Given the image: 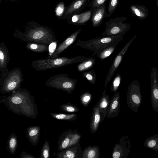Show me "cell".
Returning <instances> with one entry per match:
<instances>
[{
	"instance_id": "cell-24",
	"label": "cell",
	"mask_w": 158,
	"mask_h": 158,
	"mask_svg": "<svg viewBox=\"0 0 158 158\" xmlns=\"http://www.w3.org/2000/svg\"><path fill=\"white\" fill-rule=\"evenodd\" d=\"M49 44L37 43H27L25 47L27 49L31 51L41 53L48 51Z\"/></svg>"
},
{
	"instance_id": "cell-30",
	"label": "cell",
	"mask_w": 158,
	"mask_h": 158,
	"mask_svg": "<svg viewBox=\"0 0 158 158\" xmlns=\"http://www.w3.org/2000/svg\"><path fill=\"white\" fill-rule=\"evenodd\" d=\"M59 108L64 111L71 113L77 112L80 110L79 108L69 102L61 105Z\"/></svg>"
},
{
	"instance_id": "cell-17",
	"label": "cell",
	"mask_w": 158,
	"mask_h": 158,
	"mask_svg": "<svg viewBox=\"0 0 158 158\" xmlns=\"http://www.w3.org/2000/svg\"><path fill=\"white\" fill-rule=\"evenodd\" d=\"M120 93L116 92L110 100L107 112L108 118H114L117 116L120 110Z\"/></svg>"
},
{
	"instance_id": "cell-38",
	"label": "cell",
	"mask_w": 158,
	"mask_h": 158,
	"mask_svg": "<svg viewBox=\"0 0 158 158\" xmlns=\"http://www.w3.org/2000/svg\"><path fill=\"white\" fill-rule=\"evenodd\" d=\"M64 10V4L63 2H61L56 7V14L59 16L61 15L63 13Z\"/></svg>"
},
{
	"instance_id": "cell-27",
	"label": "cell",
	"mask_w": 158,
	"mask_h": 158,
	"mask_svg": "<svg viewBox=\"0 0 158 158\" xmlns=\"http://www.w3.org/2000/svg\"><path fill=\"white\" fill-rule=\"evenodd\" d=\"M95 59L93 57L80 62L77 66V69L79 72H82L91 69L94 65Z\"/></svg>"
},
{
	"instance_id": "cell-9",
	"label": "cell",
	"mask_w": 158,
	"mask_h": 158,
	"mask_svg": "<svg viewBox=\"0 0 158 158\" xmlns=\"http://www.w3.org/2000/svg\"><path fill=\"white\" fill-rule=\"evenodd\" d=\"M81 138V134L77 130L65 131L59 137L58 150L62 151L75 145L79 142Z\"/></svg>"
},
{
	"instance_id": "cell-10",
	"label": "cell",
	"mask_w": 158,
	"mask_h": 158,
	"mask_svg": "<svg viewBox=\"0 0 158 158\" xmlns=\"http://www.w3.org/2000/svg\"><path fill=\"white\" fill-rule=\"evenodd\" d=\"M136 37V35L131 38L124 46L116 55L110 67L106 77L105 82V87L106 89L109 82L116 71L120 64L123 56L124 55L130 44Z\"/></svg>"
},
{
	"instance_id": "cell-32",
	"label": "cell",
	"mask_w": 158,
	"mask_h": 158,
	"mask_svg": "<svg viewBox=\"0 0 158 158\" xmlns=\"http://www.w3.org/2000/svg\"><path fill=\"white\" fill-rule=\"evenodd\" d=\"M83 77L88 80L91 83L94 84L96 81L97 77L94 70H91L82 73Z\"/></svg>"
},
{
	"instance_id": "cell-18",
	"label": "cell",
	"mask_w": 158,
	"mask_h": 158,
	"mask_svg": "<svg viewBox=\"0 0 158 158\" xmlns=\"http://www.w3.org/2000/svg\"><path fill=\"white\" fill-rule=\"evenodd\" d=\"M91 21L94 27H97L102 23L105 17H108L106 12V5H103L92 11Z\"/></svg>"
},
{
	"instance_id": "cell-37",
	"label": "cell",
	"mask_w": 158,
	"mask_h": 158,
	"mask_svg": "<svg viewBox=\"0 0 158 158\" xmlns=\"http://www.w3.org/2000/svg\"><path fill=\"white\" fill-rule=\"evenodd\" d=\"M58 42V40H57L56 41L52 42L49 45L48 50V55L47 58H52L53 54L57 48Z\"/></svg>"
},
{
	"instance_id": "cell-6",
	"label": "cell",
	"mask_w": 158,
	"mask_h": 158,
	"mask_svg": "<svg viewBox=\"0 0 158 158\" xmlns=\"http://www.w3.org/2000/svg\"><path fill=\"white\" fill-rule=\"evenodd\" d=\"M77 80L69 77L65 73L56 74L51 77L45 83L49 87L66 91L68 94L72 92L75 88Z\"/></svg>"
},
{
	"instance_id": "cell-8",
	"label": "cell",
	"mask_w": 158,
	"mask_h": 158,
	"mask_svg": "<svg viewBox=\"0 0 158 158\" xmlns=\"http://www.w3.org/2000/svg\"><path fill=\"white\" fill-rule=\"evenodd\" d=\"M125 19L123 17H117L110 19L105 24L106 28L102 33L103 36L113 35L123 36L129 30L128 25L123 23Z\"/></svg>"
},
{
	"instance_id": "cell-12",
	"label": "cell",
	"mask_w": 158,
	"mask_h": 158,
	"mask_svg": "<svg viewBox=\"0 0 158 158\" xmlns=\"http://www.w3.org/2000/svg\"><path fill=\"white\" fill-rule=\"evenodd\" d=\"M151 98L152 109L158 112V73L157 68L153 67L150 73Z\"/></svg>"
},
{
	"instance_id": "cell-3",
	"label": "cell",
	"mask_w": 158,
	"mask_h": 158,
	"mask_svg": "<svg viewBox=\"0 0 158 158\" xmlns=\"http://www.w3.org/2000/svg\"><path fill=\"white\" fill-rule=\"evenodd\" d=\"M123 36H100L88 40H79L75 45L93 52V55L97 54L104 49L110 46H117L122 40Z\"/></svg>"
},
{
	"instance_id": "cell-15",
	"label": "cell",
	"mask_w": 158,
	"mask_h": 158,
	"mask_svg": "<svg viewBox=\"0 0 158 158\" xmlns=\"http://www.w3.org/2000/svg\"><path fill=\"white\" fill-rule=\"evenodd\" d=\"M82 29L80 28L72 34L65 39L57 47L56 50L53 54L52 58L59 57V55L64 50L67 48L76 40L77 37Z\"/></svg>"
},
{
	"instance_id": "cell-29",
	"label": "cell",
	"mask_w": 158,
	"mask_h": 158,
	"mask_svg": "<svg viewBox=\"0 0 158 158\" xmlns=\"http://www.w3.org/2000/svg\"><path fill=\"white\" fill-rule=\"evenodd\" d=\"M116 46L109 47L101 52L97 55V57L101 60H103L109 56L114 51Z\"/></svg>"
},
{
	"instance_id": "cell-13",
	"label": "cell",
	"mask_w": 158,
	"mask_h": 158,
	"mask_svg": "<svg viewBox=\"0 0 158 158\" xmlns=\"http://www.w3.org/2000/svg\"><path fill=\"white\" fill-rule=\"evenodd\" d=\"M9 53L6 45L2 41L0 44V77L5 75L9 71L7 67L10 59Z\"/></svg>"
},
{
	"instance_id": "cell-7",
	"label": "cell",
	"mask_w": 158,
	"mask_h": 158,
	"mask_svg": "<svg viewBox=\"0 0 158 158\" xmlns=\"http://www.w3.org/2000/svg\"><path fill=\"white\" fill-rule=\"evenodd\" d=\"M127 97L128 107L134 112H138L142 102V97L140 85L137 80L132 81L129 85Z\"/></svg>"
},
{
	"instance_id": "cell-14",
	"label": "cell",
	"mask_w": 158,
	"mask_h": 158,
	"mask_svg": "<svg viewBox=\"0 0 158 158\" xmlns=\"http://www.w3.org/2000/svg\"><path fill=\"white\" fill-rule=\"evenodd\" d=\"M82 155L83 151L79 142L58 153L56 155L57 158H82Z\"/></svg>"
},
{
	"instance_id": "cell-31",
	"label": "cell",
	"mask_w": 158,
	"mask_h": 158,
	"mask_svg": "<svg viewBox=\"0 0 158 158\" xmlns=\"http://www.w3.org/2000/svg\"><path fill=\"white\" fill-rule=\"evenodd\" d=\"M50 157V147L48 141L46 140L42 148L40 157L41 158H49Z\"/></svg>"
},
{
	"instance_id": "cell-4",
	"label": "cell",
	"mask_w": 158,
	"mask_h": 158,
	"mask_svg": "<svg viewBox=\"0 0 158 158\" xmlns=\"http://www.w3.org/2000/svg\"><path fill=\"white\" fill-rule=\"evenodd\" d=\"M84 56H77L72 58L66 57L35 60L31 63L32 68L38 71H44L63 67L69 64L81 62L89 58Z\"/></svg>"
},
{
	"instance_id": "cell-23",
	"label": "cell",
	"mask_w": 158,
	"mask_h": 158,
	"mask_svg": "<svg viewBox=\"0 0 158 158\" xmlns=\"http://www.w3.org/2000/svg\"><path fill=\"white\" fill-rule=\"evenodd\" d=\"M100 154L98 146H89L83 151L82 158H99Z\"/></svg>"
},
{
	"instance_id": "cell-33",
	"label": "cell",
	"mask_w": 158,
	"mask_h": 158,
	"mask_svg": "<svg viewBox=\"0 0 158 158\" xmlns=\"http://www.w3.org/2000/svg\"><path fill=\"white\" fill-rule=\"evenodd\" d=\"M91 94L88 92L85 93L80 96V100L82 104L84 106H88L91 100Z\"/></svg>"
},
{
	"instance_id": "cell-36",
	"label": "cell",
	"mask_w": 158,
	"mask_h": 158,
	"mask_svg": "<svg viewBox=\"0 0 158 158\" xmlns=\"http://www.w3.org/2000/svg\"><path fill=\"white\" fill-rule=\"evenodd\" d=\"M107 0H92L89 5V9L92 11L101 6L106 5Z\"/></svg>"
},
{
	"instance_id": "cell-21",
	"label": "cell",
	"mask_w": 158,
	"mask_h": 158,
	"mask_svg": "<svg viewBox=\"0 0 158 158\" xmlns=\"http://www.w3.org/2000/svg\"><path fill=\"white\" fill-rule=\"evenodd\" d=\"M101 122L100 113L97 103L93 108L91 114L90 129L92 133H94L97 131L99 124Z\"/></svg>"
},
{
	"instance_id": "cell-22",
	"label": "cell",
	"mask_w": 158,
	"mask_h": 158,
	"mask_svg": "<svg viewBox=\"0 0 158 158\" xmlns=\"http://www.w3.org/2000/svg\"><path fill=\"white\" fill-rule=\"evenodd\" d=\"M40 130L39 126H31L27 128L26 137L33 146H36L39 141Z\"/></svg>"
},
{
	"instance_id": "cell-35",
	"label": "cell",
	"mask_w": 158,
	"mask_h": 158,
	"mask_svg": "<svg viewBox=\"0 0 158 158\" xmlns=\"http://www.w3.org/2000/svg\"><path fill=\"white\" fill-rule=\"evenodd\" d=\"M119 0H109L108 10V18L110 17L117 8Z\"/></svg>"
},
{
	"instance_id": "cell-39",
	"label": "cell",
	"mask_w": 158,
	"mask_h": 158,
	"mask_svg": "<svg viewBox=\"0 0 158 158\" xmlns=\"http://www.w3.org/2000/svg\"><path fill=\"white\" fill-rule=\"evenodd\" d=\"M20 158H35L32 155L29 154L24 151H23L20 156Z\"/></svg>"
},
{
	"instance_id": "cell-5",
	"label": "cell",
	"mask_w": 158,
	"mask_h": 158,
	"mask_svg": "<svg viewBox=\"0 0 158 158\" xmlns=\"http://www.w3.org/2000/svg\"><path fill=\"white\" fill-rule=\"evenodd\" d=\"M23 81V75L20 68H15L5 75L0 77V92L4 94L11 93L20 88Z\"/></svg>"
},
{
	"instance_id": "cell-25",
	"label": "cell",
	"mask_w": 158,
	"mask_h": 158,
	"mask_svg": "<svg viewBox=\"0 0 158 158\" xmlns=\"http://www.w3.org/2000/svg\"><path fill=\"white\" fill-rule=\"evenodd\" d=\"M18 145L17 137L16 134L11 133L9 136L7 143L8 151L11 154H15Z\"/></svg>"
},
{
	"instance_id": "cell-20",
	"label": "cell",
	"mask_w": 158,
	"mask_h": 158,
	"mask_svg": "<svg viewBox=\"0 0 158 158\" xmlns=\"http://www.w3.org/2000/svg\"><path fill=\"white\" fill-rule=\"evenodd\" d=\"M92 11L89 9L82 13L71 16L70 23L77 25H85L91 17Z\"/></svg>"
},
{
	"instance_id": "cell-26",
	"label": "cell",
	"mask_w": 158,
	"mask_h": 158,
	"mask_svg": "<svg viewBox=\"0 0 158 158\" xmlns=\"http://www.w3.org/2000/svg\"><path fill=\"white\" fill-rule=\"evenodd\" d=\"M144 146L155 151H158V134L152 136L146 139Z\"/></svg>"
},
{
	"instance_id": "cell-2",
	"label": "cell",
	"mask_w": 158,
	"mask_h": 158,
	"mask_svg": "<svg viewBox=\"0 0 158 158\" xmlns=\"http://www.w3.org/2000/svg\"><path fill=\"white\" fill-rule=\"evenodd\" d=\"M14 36L27 43L50 44L57 40L51 29L43 26H33L24 32L17 31Z\"/></svg>"
},
{
	"instance_id": "cell-34",
	"label": "cell",
	"mask_w": 158,
	"mask_h": 158,
	"mask_svg": "<svg viewBox=\"0 0 158 158\" xmlns=\"http://www.w3.org/2000/svg\"><path fill=\"white\" fill-rule=\"evenodd\" d=\"M121 79V75L118 73L117 74L111 83L110 89L112 92H115L117 91L120 85Z\"/></svg>"
},
{
	"instance_id": "cell-16",
	"label": "cell",
	"mask_w": 158,
	"mask_h": 158,
	"mask_svg": "<svg viewBox=\"0 0 158 158\" xmlns=\"http://www.w3.org/2000/svg\"><path fill=\"white\" fill-rule=\"evenodd\" d=\"M89 0H74L68 6L64 15L72 16L78 14L83 11Z\"/></svg>"
},
{
	"instance_id": "cell-1",
	"label": "cell",
	"mask_w": 158,
	"mask_h": 158,
	"mask_svg": "<svg viewBox=\"0 0 158 158\" xmlns=\"http://www.w3.org/2000/svg\"><path fill=\"white\" fill-rule=\"evenodd\" d=\"M0 103L14 114L32 118H37L38 109L35 99L25 88H20L8 95L1 97Z\"/></svg>"
},
{
	"instance_id": "cell-11",
	"label": "cell",
	"mask_w": 158,
	"mask_h": 158,
	"mask_svg": "<svg viewBox=\"0 0 158 158\" xmlns=\"http://www.w3.org/2000/svg\"><path fill=\"white\" fill-rule=\"evenodd\" d=\"M131 143L127 135L123 136L120 142L115 144L112 153L113 158H127L130 152Z\"/></svg>"
},
{
	"instance_id": "cell-40",
	"label": "cell",
	"mask_w": 158,
	"mask_h": 158,
	"mask_svg": "<svg viewBox=\"0 0 158 158\" xmlns=\"http://www.w3.org/2000/svg\"><path fill=\"white\" fill-rule=\"evenodd\" d=\"M135 14H136V15L138 16H140V13L139 12V10L137 9H135Z\"/></svg>"
},
{
	"instance_id": "cell-28",
	"label": "cell",
	"mask_w": 158,
	"mask_h": 158,
	"mask_svg": "<svg viewBox=\"0 0 158 158\" xmlns=\"http://www.w3.org/2000/svg\"><path fill=\"white\" fill-rule=\"evenodd\" d=\"M50 114L52 117L60 120L73 121L75 120L77 117V114H66L52 113H50Z\"/></svg>"
},
{
	"instance_id": "cell-19",
	"label": "cell",
	"mask_w": 158,
	"mask_h": 158,
	"mask_svg": "<svg viewBox=\"0 0 158 158\" xmlns=\"http://www.w3.org/2000/svg\"><path fill=\"white\" fill-rule=\"evenodd\" d=\"M110 101L109 96L106 94V89H105L101 97L97 103L100 113L101 122L107 117V112Z\"/></svg>"
}]
</instances>
